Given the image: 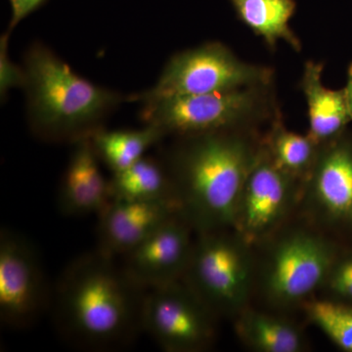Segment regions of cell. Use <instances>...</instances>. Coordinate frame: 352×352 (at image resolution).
<instances>
[{
    "label": "cell",
    "instance_id": "obj_22",
    "mask_svg": "<svg viewBox=\"0 0 352 352\" xmlns=\"http://www.w3.org/2000/svg\"><path fill=\"white\" fill-rule=\"evenodd\" d=\"M320 291L325 298L352 305V250L340 251Z\"/></svg>",
    "mask_w": 352,
    "mask_h": 352
},
{
    "label": "cell",
    "instance_id": "obj_17",
    "mask_svg": "<svg viewBox=\"0 0 352 352\" xmlns=\"http://www.w3.org/2000/svg\"><path fill=\"white\" fill-rule=\"evenodd\" d=\"M241 23L263 39L270 51L279 41L288 44L296 52L302 50V41L289 22L296 12V0H229Z\"/></svg>",
    "mask_w": 352,
    "mask_h": 352
},
{
    "label": "cell",
    "instance_id": "obj_16",
    "mask_svg": "<svg viewBox=\"0 0 352 352\" xmlns=\"http://www.w3.org/2000/svg\"><path fill=\"white\" fill-rule=\"evenodd\" d=\"M233 320L236 335L252 351L302 352L307 347L302 328L287 314L250 305Z\"/></svg>",
    "mask_w": 352,
    "mask_h": 352
},
{
    "label": "cell",
    "instance_id": "obj_14",
    "mask_svg": "<svg viewBox=\"0 0 352 352\" xmlns=\"http://www.w3.org/2000/svg\"><path fill=\"white\" fill-rule=\"evenodd\" d=\"M74 145L60 186V210L67 217L98 215L111 201L110 178L102 173L100 159L89 136Z\"/></svg>",
    "mask_w": 352,
    "mask_h": 352
},
{
    "label": "cell",
    "instance_id": "obj_13",
    "mask_svg": "<svg viewBox=\"0 0 352 352\" xmlns=\"http://www.w3.org/2000/svg\"><path fill=\"white\" fill-rule=\"evenodd\" d=\"M177 214L175 201L111 200L98 214V250L124 256Z\"/></svg>",
    "mask_w": 352,
    "mask_h": 352
},
{
    "label": "cell",
    "instance_id": "obj_21",
    "mask_svg": "<svg viewBox=\"0 0 352 352\" xmlns=\"http://www.w3.org/2000/svg\"><path fill=\"white\" fill-rule=\"evenodd\" d=\"M307 321L342 351L352 352V305L329 298H311L302 305Z\"/></svg>",
    "mask_w": 352,
    "mask_h": 352
},
{
    "label": "cell",
    "instance_id": "obj_2",
    "mask_svg": "<svg viewBox=\"0 0 352 352\" xmlns=\"http://www.w3.org/2000/svg\"><path fill=\"white\" fill-rule=\"evenodd\" d=\"M146 291L115 258L97 249L78 256L62 273L53 298L55 321L76 346L95 351L122 347L143 331Z\"/></svg>",
    "mask_w": 352,
    "mask_h": 352
},
{
    "label": "cell",
    "instance_id": "obj_25",
    "mask_svg": "<svg viewBox=\"0 0 352 352\" xmlns=\"http://www.w3.org/2000/svg\"><path fill=\"white\" fill-rule=\"evenodd\" d=\"M346 92L347 105H349V113L352 118V62L347 68L346 85L344 87Z\"/></svg>",
    "mask_w": 352,
    "mask_h": 352
},
{
    "label": "cell",
    "instance_id": "obj_5",
    "mask_svg": "<svg viewBox=\"0 0 352 352\" xmlns=\"http://www.w3.org/2000/svg\"><path fill=\"white\" fill-rule=\"evenodd\" d=\"M140 117L175 138L231 129H263L279 112L274 82L142 104Z\"/></svg>",
    "mask_w": 352,
    "mask_h": 352
},
{
    "label": "cell",
    "instance_id": "obj_24",
    "mask_svg": "<svg viewBox=\"0 0 352 352\" xmlns=\"http://www.w3.org/2000/svg\"><path fill=\"white\" fill-rule=\"evenodd\" d=\"M11 6V19L7 32H11L25 18L38 10L47 0H8Z\"/></svg>",
    "mask_w": 352,
    "mask_h": 352
},
{
    "label": "cell",
    "instance_id": "obj_7",
    "mask_svg": "<svg viewBox=\"0 0 352 352\" xmlns=\"http://www.w3.org/2000/svg\"><path fill=\"white\" fill-rule=\"evenodd\" d=\"M275 82L270 66L241 60L226 44L210 41L170 58L157 82L129 95V102H152L173 97L226 91Z\"/></svg>",
    "mask_w": 352,
    "mask_h": 352
},
{
    "label": "cell",
    "instance_id": "obj_1",
    "mask_svg": "<svg viewBox=\"0 0 352 352\" xmlns=\"http://www.w3.org/2000/svg\"><path fill=\"white\" fill-rule=\"evenodd\" d=\"M263 134V129H231L175 138L164 162L180 214L195 233L233 229Z\"/></svg>",
    "mask_w": 352,
    "mask_h": 352
},
{
    "label": "cell",
    "instance_id": "obj_4",
    "mask_svg": "<svg viewBox=\"0 0 352 352\" xmlns=\"http://www.w3.org/2000/svg\"><path fill=\"white\" fill-rule=\"evenodd\" d=\"M254 296L268 310L287 314L320 291L340 249L302 217L254 245Z\"/></svg>",
    "mask_w": 352,
    "mask_h": 352
},
{
    "label": "cell",
    "instance_id": "obj_20",
    "mask_svg": "<svg viewBox=\"0 0 352 352\" xmlns=\"http://www.w3.org/2000/svg\"><path fill=\"white\" fill-rule=\"evenodd\" d=\"M89 138L102 163L115 173L138 163L150 148L166 136L156 126L145 124L140 129L120 131H107L100 127Z\"/></svg>",
    "mask_w": 352,
    "mask_h": 352
},
{
    "label": "cell",
    "instance_id": "obj_11",
    "mask_svg": "<svg viewBox=\"0 0 352 352\" xmlns=\"http://www.w3.org/2000/svg\"><path fill=\"white\" fill-rule=\"evenodd\" d=\"M50 303L34 245L8 229L0 232V319L10 328L32 325Z\"/></svg>",
    "mask_w": 352,
    "mask_h": 352
},
{
    "label": "cell",
    "instance_id": "obj_3",
    "mask_svg": "<svg viewBox=\"0 0 352 352\" xmlns=\"http://www.w3.org/2000/svg\"><path fill=\"white\" fill-rule=\"evenodd\" d=\"M28 122L36 138L50 142H76L103 127L124 95L94 85L71 69L43 43H34L24 56Z\"/></svg>",
    "mask_w": 352,
    "mask_h": 352
},
{
    "label": "cell",
    "instance_id": "obj_23",
    "mask_svg": "<svg viewBox=\"0 0 352 352\" xmlns=\"http://www.w3.org/2000/svg\"><path fill=\"white\" fill-rule=\"evenodd\" d=\"M11 32H6L0 38V96L2 101L14 88L24 87L25 82V69L14 63L9 57L8 43Z\"/></svg>",
    "mask_w": 352,
    "mask_h": 352
},
{
    "label": "cell",
    "instance_id": "obj_18",
    "mask_svg": "<svg viewBox=\"0 0 352 352\" xmlns=\"http://www.w3.org/2000/svg\"><path fill=\"white\" fill-rule=\"evenodd\" d=\"M110 194L111 200L166 201L177 204L164 160L153 157L145 156L126 170L112 173Z\"/></svg>",
    "mask_w": 352,
    "mask_h": 352
},
{
    "label": "cell",
    "instance_id": "obj_19",
    "mask_svg": "<svg viewBox=\"0 0 352 352\" xmlns=\"http://www.w3.org/2000/svg\"><path fill=\"white\" fill-rule=\"evenodd\" d=\"M263 144L277 168L302 182L314 168L320 148L307 133L289 131L285 124L281 110L263 131Z\"/></svg>",
    "mask_w": 352,
    "mask_h": 352
},
{
    "label": "cell",
    "instance_id": "obj_15",
    "mask_svg": "<svg viewBox=\"0 0 352 352\" xmlns=\"http://www.w3.org/2000/svg\"><path fill=\"white\" fill-rule=\"evenodd\" d=\"M323 62L308 60L303 66L298 87L307 106V134L322 145L347 131L352 122L344 88L331 89L322 82Z\"/></svg>",
    "mask_w": 352,
    "mask_h": 352
},
{
    "label": "cell",
    "instance_id": "obj_10",
    "mask_svg": "<svg viewBox=\"0 0 352 352\" xmlns=\"http://www.w3.org/2000/svg\"><path fill=\"white\" fill-rule=\"evenodd\" d=\"M302 183L277 168L263 144L241 192L234 230L252 245L263 242L298 214Z\"/></svg>",
    "mask_w": 352,
    "mask_h": 352
},
{
    "label": "cell",
    "instance_id": "obj_9",
    "mask_svg": "<svg viewBox=\"0 0 352 352\" xmlns=\"http://www.w3.org/2000/svg\"><path fill=\"white\" fill-rule=\"evenodd\" d=\"M215 316L182 281L147 289L142 329L164 351L200 352L212 346Z\"/></svg>",
    "mask_w": 352,
    "mask_h": 352
},
{
    "label": "cell",
    "instance_id": "obj_12",
    "mask_svg": "<svg viewBox=\"0 0 352 352\" xmlns=\"http://www.w3.org/2000/svg\"><path fill=\"white\" fill-rule=\"evenodd\" d=\"M193 234L187 220L177 214L122 256V268L144 289L182 281L193 249Z\"/></svg>",
    "mask_w": 352,
    "mask_h": 352
},
{
    "label": "cell",
    "instance_id": "obj_6",
    "mask_svg": "<svg viewBox=\"0 0 352 352\" xmlns=\"http://www.w3.org/2000/svg\"><path fill=\"white\" fill-rule=\"evenodd\" d=\"M182 282L217 318H235L254 296V245L234 229L196 233Z\"/></svg>",
    "mask_w": 352,
    "mask_h": 352
},
{
    "label": "cell",
    "instance_id": "obj_8",
    "mask_svg": "<svg viewBox=\"0 0 352 352\" xmlns=\"http://www.w3.org/2000/svg\"><path fill=\"white\" fill-rule=\"evenodd\" d=\"M298 214L326 233L352 231V132L320 145Z\"/></svg>",
    "mask_w": 352,
    "mask_h": 352
}]
</instances>
